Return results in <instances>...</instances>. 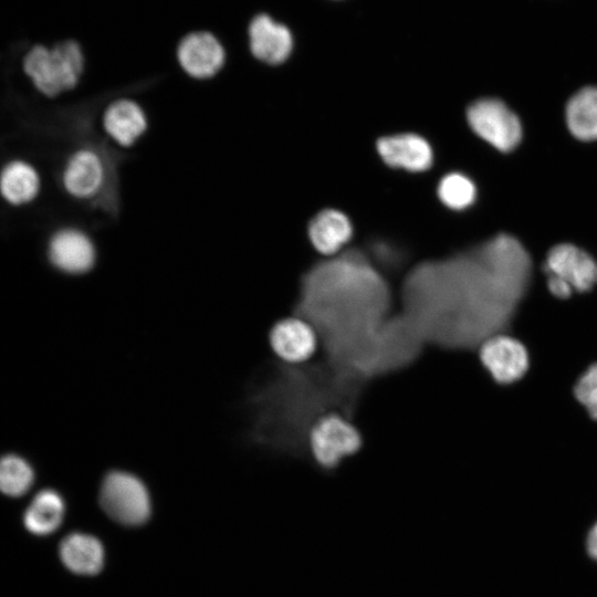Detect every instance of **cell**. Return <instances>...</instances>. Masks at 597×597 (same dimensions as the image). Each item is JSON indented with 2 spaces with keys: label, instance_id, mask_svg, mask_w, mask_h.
<instances>
[{
  "label": "cell",
  "instance_id": "cell-19",
  "mask_svg": "<svg viewBox=\"0 0 597 597\" xmlns=\"http://www.w3.org/2000/svg\"><path fill=\"white\" fill-rule=\"evenodd\" d=\"M566 122L576 138L597 139V87H585L569 100Z\"/></svg>",
  "mask_w": 597,
  "mask_h": 597
},
{
  "label": "cell",
  "instance_id": "cell-11",
  "mask_svg": "<svg viewBox=\"0 0 597 597\" xmlns=\"http://www.w3.org/2000/svg\"><path fill=\"white\" fill-rule=\"evenodd\" d=\"M273 353L284 363L301 364L311 358L317 346L314 328L300 317L276 322L269 336Z\"/></svg>",
  "mask_w": 597,
  "mask_h": 597
},
{
  "label": "cell",
  "instance_id": "cell-10",
  "mask_svg": "<svg viewBox=\"0 0 597 597\" xmlns=\"http://www.w3.org/2000/svg\"><path fill=\"white\" fill-rule=\"evenodd\" d=\"M177 59L189 76L206 80L222 69L226 53L216 36L208 32H195L181 40Z\"/></svg>",
  "mask_w": 597,
  "mask_h": 597
},
{
  "label": "cell",
  "instance_id": "cell-4",
  "mask_svg": "<svg viewBox=\"0 0 597 597\" xmlns=\"http://www.w3.org/2000/svg\"><path fill=\"white\" fill-rule=\"evenodd\" d=\"M308 446L318 464L333 469L343 458L359 450L362 436L348 420L328 413L314 422L308 432Z\"/></svg>",
  "mask_w": 597,
  "mask_h": 597
},
{
  "label": "cell",
  "instance_id": "cell-1",
  "mask_svg": "<svg viewBox=\"0 0 597 597\" xmlns=\"http://www.w3.org/2000/svg\"><path fill=\"white\" fill-rule=\"evenodd\" d=\"M531 259L512 235L499 234L451 258L418 265L408 281L428 301H455L475 314L484 341L499 334L524 295Z\"/></svg>",
  "mask_w": 597,
  "mask_h": 597
},
{
  "label": "cell",
  "instance_id": "cell-16",
  "mask_svg": "<svg viewBox=\"0 0 597 597\" xmlns=\"http://www.w3.org/2000/svg\"><path fill=\"white\" fill-rule=\"evenodd\" d=\"M352 235L348 218L338 210L326 209L316 214L308 226L314 248L326 255L336 254Z\"/></svg>",
  "mask_w": 597,
  "mask_h": 597
},
{
  "label": "cell",
  "instance_id": "cell-9",
  "mask_svg": "<svg viewBox=\"0 0 597 597\" xmlns=\"http://www.w3.org/2000/svg\"><path fill=\"white\" fill-rule=\"evenodd\" d=\"M544 271L566 281L576 292H586L597 283V263L573 244H558L547 254Z\"/></svg>",
  "mask_w": 597,
  "mask_h": 597
},
{
  "label": "cell",
  "instance_id": "cell-15",
  "mask_svg": "<svg viewBox=\"0 0 597 597\" xmlns=\"http://www.w3.org/2000/svg\"><path fill=\"white\" fill-rule=\"evenodd\" d=\"M59 555L64 566L80 575L98 573L104 562L101 542L92 535L72 533L65 536L59 546Z\"/></svg>",
  "mask_w": 597,
  "mask_h": 597
},
{
  "label": "cell",
  "instance_id": "cell-18",
  "mask_svg": "<svg viewBox=\"0 0 597 597\" xmlns=\"http://www.w3.org/2000/svg\"><path fill=\"white\" fill-rule=\"evenodd\" d=\"M40 187L38 171L25 161L12 160L0 171V195L12 206L25 205L34 200Z\"/></svg>",
  "mask_w": 597,
  "mask_h": 597
},
{
  "label": "cell",
  "instance_id": "cell-14",
  "mask_svg": "<svg viewBox=\"0 0 597 597\" xmlns=\"http://www.w3.org/2000/svg\"><path fill=\"white\" fill-rule=\"evenodd\" d=\"M377 150L386 164L408 171H423L432 164L428 142L416 134H399L380 138Z\"/></svg>",
  "mask_w": 597,
  "mask_h": 597
},
{
  "label": "cell",
  "instance_id": "cell-22",
  "mask_svg": "<svg viewBox=\"0 0 597 597\" xmlns=\"http://www.w3.org/2000/svg\"><path fill=\"white\" fill-rule=\"evenodd\" d=\"M576 399L597 420V364L591 365L578 379L574 388Z\"/></svg>",
  "mask_w": 597,
  "mask_h": 597
},
{
  "label": "cell",
  "instance_id": "cell-2",
  "mask_svg": "<svg viewBox=\"0 0 597 597\" xmlns=\"http://www.w3.org/2000/svg\"><path fill=\"white\" fill-rule=\"evenodd\" d=\"M84 70L81 46L72 40L52 48L34 45L23 59V71L46 97H56L76 86Z\"/></svg>",
  "mask_w": 597,
  "mask_h": 597
},
{
  "label": "cell",
  "instance_id": "cell-12",
  "mask_svg": "<svg viewBox=\"0 0 597 597\" xmlns=\"http://www.w3.org/2000/svg\"><path fill=\"white\" fill-rule=\"evenodd\" d=\"M106 135L122 147L136 144L148 128V118L142 105L132 98L111 102L102 115Z\"/></svg>",
  "mask_w": 597,
  "mask_h": 597
},
{
  "label": "cell",
  "instance_id": "cell-23",
  "mask_svg": "<svg viewBox=\"0 0 597 597\" xmlns=\"http://www.w3.org/2000/svg\"><path fill=\"white\" fill-rule=\"evenodd\" d=\"M547 287L554 296L559 298H567L574 292L566 281L554 275H548Z\"/></svg>",
  "mask_w": 597,
  "mask_h": 597
},
{
  "label": "cell",
  "instance_id": "cell-17",
  "mask_svg": "<svg viewBox=\"0 0 597 597\" xmlns=\"http://www.w3.org/2000/svg\"><path fill=\"white\" fill-rule=\"evenodd\" d=\"M65 514V503L59 492L44 489L38 492L23 513L24 527L32 534L45 536L55 532Z\"/></svg>",
  "mask_w": 597,
  "mask_h": 597
},
{
  "label": "cell",
  "instance_id": "cell-21",
  "mask_svg": "<svg viewBox=\"0 0 597 597\" xmlns=\"http://www.w3.org/2000/svg\"><path fill=\"white\" fill-rule=\"evenodd\" d=\"M438 196L447 207L462 210L473 203L475 187L467 176L452 172L441 179L438 186Z\"/></svg>",
  "mask_w": 597,
  "mask_h": 597
},
{
  "label": "cell",
  "instance_id": "cell-5",
  "mask_svg": "<svg viewBox=\"0 0 597 597\" xmlns=\"http://www.w3.org/2000/svg\"><path fill=\"white\" fill-rule=\"evenodd\" d=\"M467 118L472 130L501 151H510L522 137L517 116L501 101L482 98L468 108Z\"/></svg>",
  "mask_w": 597,
  "mask_h": 597
},
{
  "label": "cell",
  "instance_id": "cell-6",
  "mask_svg": "<svg viewBox=\"0 0 597 597\" xmlns=\"http://www.w3.org/2000/svg\"><path fill=\"white\" fill-rule=\"evenodd\" d=\"M61 180L71 197L94 200L107 188L109 166L100 150L91 146L81 147L67 158Z\"/></svg>",
  "mask_w": 597,
  "mask_h": 597
},
{
  "label": "cell",
  "instance_id": "cell-8",
  "mask_svg": "<svg viewBox=\"0 0 597 597\" xmlns=\"http://www.w3.org/2000/svg\"><path fill=\"white\" fill-rule=\"evenodd\" d=\"M480 359L499 384H511L524 376L528 355L524 345L504 334H495L481 343Z\"/></svg>",
  "mask_w": 597,
  "mask_h": 597
},
{
  "label": "cell",
  "instance_id": "cell-7",
  "mask_svg": "<svg viewBox=\"0 0 597 597\" xmlns=\"http://www.w3.org/2000/svg\"><path fill=\"white\" fill-rule=\"evenodd\" d=\"M50 262L60 271L80 275L91 271L97 259V251L92 238L81 229L63 228L49 240Z\"/></svg>",
  "mask_w": 597,
  "mask_h": 597
},
{
  "label": "cell",
  "instance_id": "cell-3",
  "mask_svg": "<svg viewBox=\"0 0 597 597\" xmlns=\"http://www.w3.org/2000/svg\"><path fill=\"white\" fill-rule=\"evenodd\" d=\"M100 503L104 512L124 525H139L150 515L148 490L135 474L122 470L108 472L101 484Z\"/></svg>",
  "mask_w": 597,
  "mask_h": 597
},
{
  "label": "cell",
  "instance_id": "cell-13",
  "mask_svg": "<svg viewBox=\"0 0 597 597\" xmlns=\"http://www.w3.org/2000/svg\"><path fill=\"white\" fill-rule=\"evenodd\" d=\"M249 42L254 57L271 65L283 63L293 49L290 30L266 14H259L251 21Z\"/></svg>",
  "mask_w": 597,
  "mask_h": 597
},
{
  "label": "cell",
  "instance_id": "cell-24",
  "mask_svg": "<svg viewBox=\"0 0 597 597\" xmlns=\"http://www.w3.org/2000/svg\"><path fill=\"white\" fill-rule=\"evenodd\" d=\"M589 554L597 559V524L591 528L587 538Z\"/></svg>",
  "mask_w": 597,
  "mask_h": 597
},
{
  "label": "cell",
  "instance_id": "cell-20",
  "mask_svg": "<svg viewBox=\"0 0 597 597\" xmlns=\"http://www.w3.org/2000/svg\"><path fill=\"white\" fill-rule=\"evenodd\" d=\"M34 472L21 457L6 454L0 457V492L9 496L25 494L33 484Z\"/></svg>",
  "mask_w": 597,
  "mask_h": 597
}]
</instances>
